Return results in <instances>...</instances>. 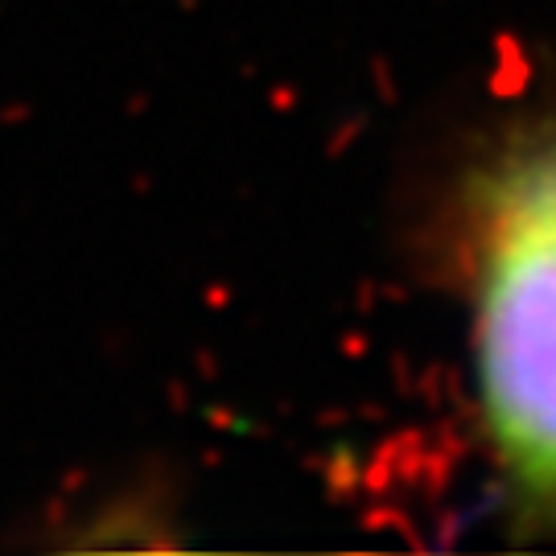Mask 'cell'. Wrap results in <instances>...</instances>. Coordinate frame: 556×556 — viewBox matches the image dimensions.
<instances>
[{"instance_id":"cell-1","label":"cell","mask_w":556,"mask_h":556,"mask_svg":"<svg viewBox=\"0 0 556 556\" xmlns=\"http://www.w3.org/2000/svg\"><path fill=\"white\" fill-rule=\"evenodd\" d=\"M475 363L511 519L556 528V132L511 144L478 186Z\"/></svg>"}]
</instances>
